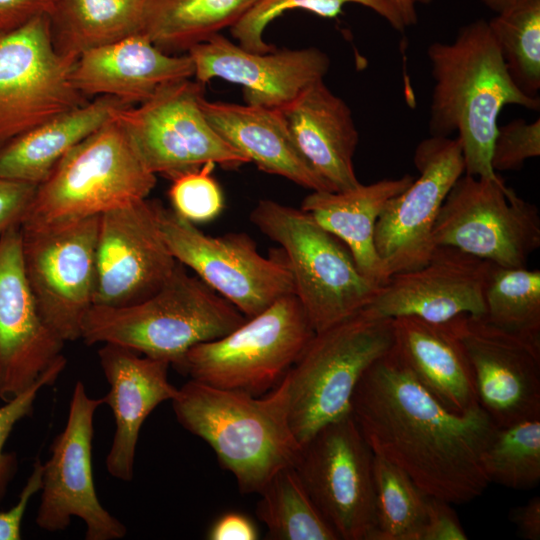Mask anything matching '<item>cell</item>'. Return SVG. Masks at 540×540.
Segmentation results:
<instances>
[{
	"label": "cell",
	"instance_id": "8fae6325",
	"mask_svg": "<svg viewBox=\"0 0 540 540\" xmlns=\"http://www.w3.org/2000/svg\"><path fill=\"white\" fill-rule=\"evenodd\" d=\"M373 460L352 414L325 425L300 448L294 468L339 539H373Z\"/></svg>",
	"mask_w": 540,
	"mask_h": 540
},
{
	"label": "cell",
	"instance_id": "7a4b0ae2",
	"mask_svg": "<svg viewBox=\"0 0 540 540\" xmlns=\"http://www.w3.org/2000/svg\"><path fill=\"white\" fill-rule=\"evenodd\" d=\"M427 55L434 81L430 135L450 137L458 132L464 174L501 181L491 166L499 113L511 104L539 110V97L515 85L484 19L460 28L449 43H431Z\"/></svg>",
	"mask_w": 540,
	"mask_h": 540
},
{
	"label": "cell",
	"instance_id": "f546056e",
	"mask_svg": "<svg viewBox=\"0 0 540 540\" xmlns=\"http://www.w3.org/2000/svg\"><path fill=\"white\" fill-rule=\"evenodd\" d=\"M259 0H142L140 34L164 52H188L236 24Z\"/></svg>",
	"mask_w": 540,
	"mask_h": 540
},
{
	"label": "cell",
	"instance_id": "4fadbf2b",
	"mask_svg": "<svg viewBox=\"0 0 540 540\" xmlns=\"http://www.w3.org/2000/svg\"><path fill=\"white\" fill-rule=\"evenodd\" d=\"M163 237L174 258L251 318L294 294L285 259L262 256L245 233L210 236L172 209L160 208Z\"/></svg>",
	"mask_w": 540,
	"mask_h": 540
},
{
	"label": "cell",
	"instance_id": "30bf717a",
	"mask_svg": "<svg viewBox=\"0 0 540 540\" xmlns=\"http://www.w3.org/2000/svg\"><path fill=\"white\" fill-rule=\"evenodd\" d=\"M203 91L204 85L195 79L179 80L161 87L143 103L115 113L153 174L171 178L206 163L225 168L249 163L207 120L201 108Z\"/></svg>",
	"mask_w": 540,
	"mask_h": 540
},
{
	"label": "cell",
	"instance_id": "7402d4cb",
	"mask_svg": "<svg viewBox=\"0 0 540 540\" xmlns=\"http://www.w3.org/2000/svg\"><path fill=\"white\" fill-rule=\"evenodd\" d=\"M98 356L110 386L103 401L111 407L115 420L106 468L111 476L131 481L144 421L159 404L172 400L178 388L168 380L170 364L166 361L112 343H104Z\"/></svg>",
	"mask_w": 540,
	"mask_h": 540
},
{
	"label": "cell",
	"instance_id": "52a82bcc",
	"mask_svg": "<svg viewBox=\"0 0 540 540\" xmlns=\"http://www.w3.org/2000/svg\"><path fill=\"white\" fill-rule=\"evenodd\" d=\"M250 218L282 247L294 294L315 332L360 312L380 291L382 286L362 274L349 249L303 210L263 199Z\"/></svg>",
	"mask_w": 540,
	"mask_h": 540
},
{
	"label": "cell",
	"instance_id": "836d02e7",
	"mask_svg": "<svg viewBox=\"0 0 540 540\" xmlns=\"http://www.w3.org/2000/svg\"><path fill=\"white\" fill-rule=\"evenodd\" d=\"M376 528L372 540H421L428 496L400 468L374 454Z\"/></svg>",
	"mask_w": 540,
	"mask_h": 540
},
{
	"label": "cell",
	"instance_id": "b9f144b4",
	"mask_svg": "<svg viewBox=\"0 0 540 540\" xmlns=\"http://www.w3.org/2000/svg\"><path fill=\"white\" fill-rule=\"evenodd\" d=\"M42 462L37 457L17 503L7 511L0 512V540L21 539V524L31 498L41 490Z\"/></svg>",
	"mask_w": 540,
	"mask_h": 540
},
{
	"label": "cell",
	"instance_id": "7c38bea8",
	"mask_svg": "<svg viewBox=\"0 0 540 540\" xmlns=\"http://www.w3.org/2000/svg\"><path fill=\"white\" fill-rule=\"evenodd\" d=\"M100 216L21 228L26 280L47 326L64 342L81 339L94 305Z\"/></svg>",
	"mask_w": 540,
	"mask_h": 540
},
{
	"label": "cell",
	"instance_id": "83f0119b",
	"mask_svg": "<svg viewBox=\"0 0 540 540\" xmlns=\"http://www.w3.org/2000/svg\"><path fill=\"white\" fill-rule=\"evenodd\" d=\"M126 106L132 105L98 96L15 137L0 146V178L38 186L73 147Z\"/></svg>",
	"mask_w": 540,
	"mask_h": 540
},
{
	"label": "cell",
	"instance_id": "9c48e42d",
	"mask_svg": "<svg viewBox=\"0 0 540 540\" xmlns=\"http://www.w3.org/2000/svg\"><path fill=\"white\" fill-rule=\"evenodd\" d=\"M432 240L499 266L526 267L540 247L539 210L503 180L463 174L440 208Z\"/></svg>",
	"mask_w": 540,
	"mask_h": 540
},
{
	"label": "cell",
	"instance_id": "277c9868",
	"mask_svg": "<svg viewBox=\"0 0 540 540\" xmlns=\"http://www.w3.org/2000/svg\"><path fill=\"white\" fill-rule=\"evenodd\" d=\"M246 319L177 262L164 284L146 299L122 307L93 305L82 322L81 339L88 345L124 346L178 370L189 349L227 335Z\"/></svg>",
	"mask_w": 540,
	"mask_h": 540
},
{
	"label": "cell",
	"instance_id": "9a60e30c",
	"mask_svg": "<svg viewBox=\"0 0 540 540\" xmlns=\"http://www.w3.org/2000/svg\"><path fill=\"white\" fill-rule=\"evenodd\" d=\"M104 404L91 398L77 381L71 397L66 425L50 446V457L42 463L41 500L36 524L42 530H65L73 517L86 526V540H115L127 529L100 503L94 485L92 443L94 414Z\"/></svg>",
	"mask_w": 540,
	"mask_h": 540
},
{
	"label": "cell",
	"instance_id": "ba28073f",
	"mask_svg": "<svg viewBox=\"0 0 540 540\" xmlns=\"http://www.w3.org/2000/svg\"><path fill=\"white\" fill-rule=\"evenodd\" d=\"M314 334L298 298L289 294L227 335L189 349L178 371L258 396L281 382Z\"/></svg>",
	"mask_w": 540,
	"mask_h": 540
},
{
	"label": "cell",
	"instance_id": "cb8c5ba5",
	"mask_svg": "<svg viewBox=\"0 0 540 540\" xmlns=\"http://www.w3.org/2000/svg\"><path fill=\"white\" fill-rule=\"evenodd\" d=\"M280 111L297 149L332 191L360 184L353 163L359 133L352 111L323 79Z\"/></svg>",
	"mask_w": 540,
	"mask_h": 540
},
{
	"label": "cell",
	"instance_id": "5b68a950",
	"mask_svg": "<svg viewBox=\"0 0 540 540\" xmlns=\"http://www.w3.org/2000/svg\"><path fill=\"white\" fill-rule=\"evenodd\" d=\"M156 181L114 115L73 147L37 186L20 226L38 228L100 216L147 198Z\"/></svg>",
	"mask_w": 540,
	"mask_h": 540
},
{
	"label": "cell",
	"instance_id": "ab89813d",
	"mask_svg": "<svg viewBox=\"0 0 540 540\" xmlns=\"http://www.w3.org/2000/svg\"><path fill=\"white\" fill-rule=\"evenodd\" d=\"M37 185L0 178V239L15 225H20L35 195Z\"/></svg>",
	"mask_w": 540,
	"mask_h": 540
},
{
	"label": "cell",
	"instance_id": "4dcf8cb0",
	"mask_svg": "<svg viewBox=\"0 0 540 540\" xmlns=\"http://www.w3.org/2000/svg\"><path fill=\"white\" fill-rule=\"evenodd\" d=\"M256 513L274 540H339L319 512L294 466L278 471L260 490Z\"/></svg>",
	"mask_w": 540,
	"mask_h": 540
},
{
	"label": "cell",
	"instance_id": "5bb4252c",
	"mask_svg": "<svg viewBox=\"0 0 540 540\" xmlns=\"http://www.w3.org/2000/svg\"><path fill=\"white\" fill-rule=\"evenodd\" d=\"M75 61L54 49L47 14L0 34V146L88 102L71 79Z\"/></svg>",
	"mask_w": 540,
	"mask_h": 540
},
{
	"label": "cell",
	"instance_id": "d6a6232c",
	"mask_svg": "<svg viewBox=\"0 0 540 540\" xmlns=\"http://www.w3.org/2000/svg\"><path fill=\"white\" fill-rule=\"evenodd\" d=\"M488 25L515 85L539 97L540 0H516Z\"/></svg>",
	"mask_w": 540,
	"mask_h": 540
},
{
	"label": "cell",
	"instance_id": "3957f363",
	"mask_svg": "<svg viewBox=\"0 0 540 540\" xmlns=\"http://www.w3.org/2000/svg\"><path fill=\"white\" fill-rule=\"evenodd\" d=\"M288 378L263 398L190 379L171 400L178 422L203 439L242 493H259L300 451L289 421Z\"/></svg>",
	"mask_w": 540,
	"mask_h": 540
},
{
	"label": "cell",
	"instance_id": "bcb514c9",
	"mask_svg": "<svg viewBox=\"0 0 540 540\" xmlns=\"http://www.w3.org/2000/svg\"><path fill=\"white\" fill-rule=\"evenodd\" d=\"M398 10L406 28L418 21V5H428L433 0H390Z\"/></svg>",
	"mask_w": 540,
	"mask_h": 540
},
{
	"label": "cell",
	"instance_id": "d4e9b609",
	"mask_svg": "<svg viewBox=\"0 0 540 540\" xmlns=\"http://www.w3.org/2000/svg\"><path fill=\"white\" fill-rule=\"evenodd\" d=\"M215 131L264 172L311 191H332L297 149L280 109L201 100Z\"/></svg>",
	"mask_w": 540,
	"mask_h": 540
},
{
	"label": "cell",
	"instance_id": "e575fe53",
	"mask_svg": "<svg viewBox=\"0 0 540 540\" xmlns=\"http://www.w3.org/2000/svg\"><path fill=\"white\" fill-rule=\"evenodd\" d=\"M482 464L490 482L529 490L540 481V417L498 427Z\"/></svg>",
	"mask_w": 540,
	"mask_h": 540
},
{
	"label": "cell",
	"instance_id": "f35d334b",
	"mask_svg": "<svg viewBox=\"0 0 540 540\" xmlns=\"http://www.w3.org/2000/svg\"><path fill=\"white\" fill-rule=\"evenodd\" d=\"M540 155V120L516 119L498 126L492 152L491 166L497 171L520 169L526 160Z\"/></svg>",
	"mask_w": 540,
	"mask_h": 540
},
{
	"label": "cell",
	"instance_id": "7bdbcfd3",
	"mask_svg": "<svg viewBox=\"0 0 540 540\" xmlns=\"http://www.w3.org/2000/svg\"><path fill=\"white\" fill-rule=\"evenodd\" d=\"M52 0H0V34L15 30L33 18L47 14Z\"/></svg>",
	"mask_w": 540,
	"mask_h": 540
},
{
	"label": "cell",
	"instance_id": "6da1fadb",
	"mask_svg": "<svg viewBox=\"0 0 540 540\" xmlns=\"http://www.w3.org/2000/svg\"><path fill=\"white\" fill-rule=\"evenodd\" d=\"M351 414L373 453L427 496L463 504L488 487L482 457L498 427L479 404L464 413L446 408L395 345L361 377Z\"/></svg>",
	"mask_w": 540,
	"mask_h": 540
},
{
	"label": "cell",
	"instance_id": "2e32d148",
	"mask_svg": "<svg viewBox=\"0 0 540 540\" xmlns=\"http://www.w3.org/2000/svg\"><path fill=\"white\" fill-rule=\"evenodd\" d=\"M414 164L419 176L388 201L375 226L376 251L389 278L423 266L436 248L433 226L446 196L465 172L459 138L422 140Z\"/></svg>",
	"mask_w": 540,
	"mask_h": 540
},
{
	"label": "cell",
	"instance_id": "603a6c76",
	"mask_svg": "<svg viewBox=\"0 0 540 540\" xmlns=\"http://www.w3.org/2000/svg\"><path fill=\"white\" fill-rule=\"evenodd\" d=\"M193 77L188 53L164 52L142 34L84 52L71 73L74 87L87 98L112 96L131 105L143 103L166 84Z\"/></svg>",
	"mask_w": 540,
	"mask_h": 540
},
{
	"label": "cell",
	"instance_id": "ffe728a7",
	"mask_svg": "<svg viewBox=\"0 0 540 540\" xmlns=\"http://www.w3.org/2000/svg\"><path fill=\"white\" fill-rule=\"evenodd\" d=\"M491 262L437 246L423 266L392 275L363 310L394 319L411 316L444 323L461 315L484 316Z\"/></svg>",
	"mask_w": 540,
	"mask_h": 540
},
{
	"label": "cell",
	"instance_id": "8d00e7d4",
	"mask_svg": "<svg viewBox=\"0 0 540 540\" xmlns=\"http://www.w3.org/2000/svg\"><path fill=\"white\" fill-rule=\"evenodd\" d=\"M215 166L206 163L171 177L168 195L172 210L193 224L214 220L224 208L221 187L212 176Z\"/></svg>",
	"mask_w": 540,
	"mask_h": 540
},
{
	"label": "cell",
	"instance_id": "4316f807",
	"mask_svg": "<svg viewBox=\"0 0 540 540\" xmlns=\"http://www.w3.org/2000/svg\"><path fill=\"white\" fill-rule=\"evenodd\" d=\"M413 179L405 174L368 185L360 183L343 191H311L300 209L349 249L363 275L384 286L389 277L376 251L375 226L388 201L404 191Z\"/></svg>",
	"mask_w": 540,
	"mask_h": 540
},
{
	"label": "cell",
	"instance_id": "1f68e13d",
	"mask_svg": "<svg viewBox=\"0 0 540 540\" xmlns=\"http://www.w3.org/2000/svg\"><path fill=\"white\" fill-rule=\"evenodd\" d=\"M484 318L491 324L540 341V271L491 263L484 288Z\"/></svg>",
	"mask_w": 540,
	"mask_h": 540
},
{
	"label": "cell",
	"instance_id": "ac0fdd59",
	"mask_svg": "<svg viewBox=\"0 0 540 540\" xmlns=\"http://www.w3.org/2000/svg\"><path fill=\"white\" fill-rule=\"evenodd\" d=\"M453 321L472 367L477 402L496 426L540 417V341L483 316L464 314Z\"/></svg>",
	"mask_w": 540,
	"mask_h": 540
},
{
	"label": "cell",
	"instance_id": "44dd1931",
	"mask_svg": "<svg viewBox=\"0 0 540 540\" xmlns=\"http://www.w3.org/2000/svg\"><path fill=\"white\" fill-rule=\"evenodd\" d=\"M194 78L205 85L214 78L242 86L246 104L281 109L308 85L321 80L330 59L315 47L255 52L220 33L188 52Z\"/></svg>",
	"mask_w": 540,
	"mask_h": 540
},
{
	"label": "cell",
	"instance_id": "f1b7e54d",
	"mask_svg": "<svg viewBox=\"0 0 540 540\" xmlns=\"http://www.w3.org/2000/svg\"><path fill=\"white\" fill-rule=\"evenodd\" d=\"M52 44L63 57L140 34L142 0H52L49 12Z\"/></svg>",
	"mask_w": 540,
	"mask_h": 540
},
{
	"label": "cell",
	"instance_id": "f6af8a7d",
	"mask_svg": "<svg viewBox=\"0 0 540 540\" xmlns=\"http://www.w3.org/2000/svg\"><path fill=\"white\" fill-rule=\"evenodd\" d=\"M510 521L516 526L518 535L526 540L540 539V497L535 496L527 503L510 510Z\"/></svg>",
	"mask_w": 540,
	"mask_h": 540
},
{
	"label": "cell",
	"instance_id": "ee69618b",
	"mask_svg": "<svg viewBox=\"0 0 540 540\" xmlns=\"http://www.w3.org/2000/svg\"><path fill=\"white\" fill-rule=\"evenodd\" d=\"M207 536L210 540H256L258 531L245 515L229 512L212 525Z\"/></svg>",
	"mask_w": 540,
	"mask_h": 540
},
{
	"label": "cell",
	"instance_id": "60d3db41",
	"mask_svg": "<svg viewBox=\"0 0 540 540\" xmlns=\"http://www.w3.org/2000/svg\"><path fill=\"white\" fill-rule=\"evenodd\" d=\"M468 537L450 503L428 496L421 540H466Z\"/></svg>",
	"mask_w": 540,
	"mask_h": 540
},
{
	"label": "cell",
	"instance_id": "74e56055",
	"mask_svg": "<svg viewBox=\"0 0 540 540\" xmlns=\"http://www.w3.org/2000/svg\"><path fill=\"white\" fill-rule=\"evenodd\" d=\"M64 356L49 367L30 387L5 401L0 407V501L5 497L7 488L17 470V457L4 451L5 443L14 426L33 412L39 391L53 385L66 367Z\"/></svg>",
	"mask_w": 540,
	"mask_h": 540
},
{
	"label": "cell",
	"instance_id": "d6986e66",
	"mask_svg": "<svg viewBox=\"0 0 540 540\" xmlns=\"http://www.w3.org/2000/svg\"><path fill=\"white\" fill-rule=\"evenodd\" d=\"M64 341L43 320L25 277L20 225L0 239V398L30 387L62 355Z\"/></svg>",
	"mask_w": 540,
	"mask_h": 540
},
{
	"label": "cell",
	"instance_id": "8992f818",
	"mask_svg": "<svg viewBox=\"0 0 540 540\" xmlns=\"http://www.w3.org/2000/svg\"><path fill=\"white\" fill-rule=\"evenodd\" d=\"M394 345L393 319L366 310L315 332L286 374L289 421L300 446L325 425L351 414L361 377Z\"/></svg>",
	"mask_w": 540,
	"mask_h": 540
},
{
	"label": "cell",
	"instance_id": "7dc6e473",
	"mask_svg": "<svg viewBox=\"0 0 540 540\" xmlns=\"http://www.w3.org/2000/svg\"><path fill=\"white\" fill-rule=\"evenodd\" d=\"M516 0H482L485 6L500 13L510 7Z\"/></svg>",
	"mask_w": 540,
	"mask_h": 540
},
{
	"label": "cell",
	"instance_id": "e0dca14e",
	"mask_svg": "<svg viewBox=\"0 0 540 540\" xmlns=\"http://www.w3.org/2000/svg\"><path fill=\"white\" fill-rule=\"evenodd\" d=\"M160 208L145 198L100 215L94 305L140 302L172 274L178 261L163 237Z\"/></svg>",
	"mask_w": 540,
	"mask_h": 540
},
{
	"label": "cell",
	"instance_id": "484cf974",
	"mask_svg": "<svg viewBox=\"0 0 540 540\" xmlns=\"http://www.w3.org/2000/svg\"><path fill=\"white\" fill-rule=\"evenodd\" d=\"M453 320L394 318L395 347L424 388L446 408L464 413L478 402L472 367Z\"/></svg>",
	"mask_w": 540,
	"mask_h": 540
},
{
	"label": "cell",
	"instance_id": "d590c367",
	"mask_svg": "<svg viewBox=\"0 0 540 540\" xmlns=\"http://www.w3.org/2000/svg\"><path fill=\"white\" fill-rule=\"evenodd\" d=\"M355 3L365 6L384 18L397 31L406 28L398 10L390 0H259L230 29L243 48L255 52L273 50L263 39L267 25L286 11L301 9L316 15L333 18L344 5Z\"/></svg>",
	"mask_w": 540,
	"mask_h": 540
}]
</instances>
